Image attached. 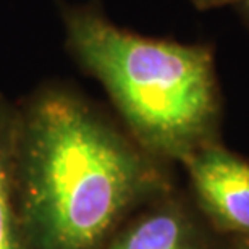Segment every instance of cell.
<instances>
[{
  "mask_svg": "<svg viewBox=\"0 0 249 249\" xmlns=\"http://www.w3.org/2000/svg\"><path fill=\"white\" fill-rule=\"evenodd\" d=\"M197 10H212L220 8L225 5H235L236 0H189Z\"/></svg>",
  "mask_w": 249,
  "mask_h": 249,
  "instance_id": "6",
  "label": "cell"
},
{
  "mask_svg": "<svg viewBox=\"0 0 249 249\" xmlns=\"http://www.w3.org/2000/svg\"><path fill=\"white\" fill-rule=\"evenodd\" d=\"M0 249H31L18 181V108L0 97Z\"/></svg>",
  "mask_w": 249,
  "mask_h": 249,
  "instance_id": "4",
  "label": "cell"
},
{
  "mask_svg": "<svg viewBox=\"0 0 249 249\" xmlns=\"http://www.w3.org/2000/svg\"><path fill=\"white\" fill-rule=\"evenodd\" d=\"M235 7L240 13L241 19L245 21V24L249 28V0H236Z\"/></svg>",
  "mask_w": 249,
  "mask_h": 249,
  "instance_id": "7",
  "label": "cell"
},
{
  "mask_svg": "<svg viewBox=\"0 0 249 249\" xmlns=\"http://www.w3.org/2000/svg\"><path fill=\"white\" fill-rule=\"evenodd\" d=\"M107 249H197V243L186 218L163 207L126 227Z\"/></svg>",
  "mask_w": 249,
  "mask_h": 249,
  "instance_id": "5",
  "label": "cell"
},
{
  "mask_svg": "<svg viewBox=\"0 0 249 249\" xmlns=\"http://www.w3.org/2000/svg\"><path fill=\"white\" fill-rule=\"evenodd\" d=\"M62 17L68 52L102 84L144 151L183 162L213 142L220 97L211 46L133 33L94 3L63 5Z\"/></svg>",
  "mask_w": 249,
  "mask_h": 249,
  "instance_id": "2",
  "label": "cell"
},
{
  "mask_svg": "<svg viewBox=\"0 0 249 249\" xmlns=\"http://www.w3.org/2000/svg\"><path fill=\"white\" fill-rule=\"evenodd\" d=\"M248 249H249V248H248Z\"/></svg>",
  "mask_w": 249,
  "mask_h": 249,
  "instance_id": "8",
  "label": "cell"
},
{
  "mask_svg": "<svg viewBox=\"0 0 249 249\" xmlns=\"http://www.w3.org/2000/svg\"><path fill=\"white\" fill-rule=\"evenodd\" d=\"M151 154L86 97L47 84L18 108L19 201L31 249H102L159 186Z\"/></svg>",
  "mask_w": 249,
  "mask_h": 249,
  "instance_id": "1",
  "label": "cell"
},
{
  "mask_svg": "<svg viewBox=\"0 0 249 249\" xmlns=\"http://www.w3.org/2000/svg\"><path fill=\"white\" fill-rule=\"evenodd\" d=\"M183 163L204 209L223 227L249 231V163L215 141Z\"/></svg>",
  "mask_w": 249,
  "mask_h": 249,
  "instance_id": "3",
  "label": "cell"
}]
</instances>
